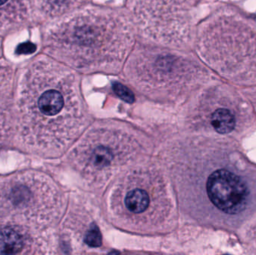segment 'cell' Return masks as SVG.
<instances>
[{
  "label": "cell",
  "mask_w": 256,
  "mask_h": 255,
  "mask_svg": "<svg viewBox=\"0 0 256 255\" xmlns=\"http://www.w3.org/2000/svg\"><path fill=\"white\" fill-rule=\"evenodd\" d=\"M240 244L246 255H256V213L239 231Z\"/></svg>",
  "instance_id": "obj_12"
},
{
  "label": "cell",
  "mask_w": 256,
  "mask_h": 255,
  "mask_svg": "<svg viewBox=\"0 0 256 255\" xmlns=\"http://www.w3.org/2000/svg\"><path fill=\"white\" fill-rule=\"evenodd\" d=\"M79 3L80 2L72 1H31V6L32 8H36V11L39 16H42L44 18L50 19L62 14L64 12L68 11Z\"/></svg>",
  "instance_id": "obj_11"
},
{
  "label": "cell",
  "mask_w": 256,
  "mask_h": 255,
  "mask_svg": "<svg viewBox=\"0 0 256 255\" xmlns=\"http://www.w3.org/2000/svg\"><path fill=\"white\" fill-rule=\"evenodd\" d=\"M58 210L56 190L44 174L0 175V255H49Z\"/></svg>",
  "instance_id": "obj_3"
},
{
  "label": "cell",
  "mask_w": 256,
  "mask_h": 255,
  "mask_svg": "<svg viewBox=\"0 0 256 255\" xmlns=\"http://www.w3.org/2000/svg\"><path fill=\"white\" fill-rule=\"evenodd\" d=\"M246 98L249 100L250 103L254 107V110L256 111V86L252 87L251 89L246 90L243 91Z\"/></svg>",
  "instance_id": "obj_15"
},
{
  "label": "cell",
  "mask_w": 256,
  "mask_h": 255,
  "mask_svg": "<svg viewBox=\"0 0 256 255\" xmlns=\"http://www.w3.org/2000/svg\"><path fill=\"white\" fill-rule=\"evenodd\" d=\"M30 10V1H0V34L18 29L28 23Z\"/></svg>",
  "instance_id": "obj_9"
},
{
  "label": "cell",
  "mask_w": 256,
  "mask_h": 255,
  "mask_svg": "<svg viewBox=\"0 0 256 255\" xmlns=\"http://www.w3.org/2000/svg\"><path fill=\"white\" fill-rule=\"evenodd\" d=\"M152 203V198L146 189L136 187L128 190L124 204L128 212L136 215L146 212Z\"/></svg>",
  "instance_id": "obj_10"
},
{
  "label": "cell",
  "mask_w": 256,
  "mask_h": 255,
  "mask_svg": "<svg viewBox=\"0 0 256 255\" xmlns=\"http://www.w3.org/2000/svg\"><path fill=\"white\" fill-rule=\"evenodd\" d=\"M134 39L126 18L110 9L93 7L67 15L50 27L44 35L43 49L69 68L116 73Z\"/></svg>",
  "instance_id": "obj_2"
},
{
  "label": "cell",
  "mask_w": 256,
  "mask_h": 255,
  "mask_svg": "<svg viewBox=\"0 0 256 255\" xmlns=\"http://www.w3.org/2000/svg\"><path fill=\"white\" fill-rule=\"evenodd\" d=\"M128 81L152 99L184 100L213 80L208 70L188 55L138 45L126 67Z\"/></svg>",
  "instance_id": "obj_5"
},
{
  "label": "cell",
  "mask_w": 256,
  "mask_h": 255,
  "mask_svg": "<svg viewBox=\"0 0 256 255\" xmlns=\"http://www.w3.org/2000/svg\"><path fill=\"white\" fill-rule=\"evenodd\" d=\"M7 114L12 145L40 157L62 154L88 123L78 76L45 55L16 68Z\"/></svg>",
  "instance_id": "obj_1"
},
{
  "label": "cell",
  "mask_w": 256,
  "mask_h": 255,
  "mask_svg": "<svg viewBox=\"0 0 256 255\" xmlns=\"http://www.w3.org/2000/svg\"><path fill=\"white\" fill-rule=\"evenodd\" d=\"M196 46L203 61L238 85H256V21L222 7L200 25Z\"/></svg>",
  "instance_id": "obj_4"
},
{
  "label": "cell",
  "mask_w": 256,
  "mask_h": 255,
  "mask_svg": "<svg viewBox=\"0 0 256 255\" xmlns=\"http://www.w3.org/2000/svg\"><path fill=\"white\" fill-rule=\"evenodd\" d=\"M255 122V110L244 94L222 82L200 91L186 115V127L192 135L236 142L250 132Z\"/></svg>",
  "instance_id": "obj_6"
},
{
  "label": "cell",
  "mask_w": 256,
  "mask_h": 255,
  "mask_svg": "<svg viewBox=\"0 0 256 255\" xmlns=\"http://www.w3.org/2000/svg\"><path fill=\"white\" fill-rule=\"evenodd\" d=\"M116 91L126 101L132 102L134 100V96L131 94L130 91H128L127 88L123 85H120V84L116 85Z\"/></svg>",
  "instance_id": "obj_14"
},
{
  "label": "cell",
  "mask_w": 256,
  "mask_h": 255,
  "mask_svg": "<svg viewBox=\"0 0 256 255\" xmlns=\"http://www.w3.org/2000/svg\"><path fill=\"white\" fill-rule=\"evenodd\" d=\"M134 132L117 124L94 126L76 142L72 156L86 172L98 173L124 164L141 150Z\"/></svg>",
  "instance_id": "obj_7"
},
{
  "label": "cell",
  "mask_w": 256,
  "mask_h": 255,
  "mask_svg": "<svg viewBox=\"0 0 256 255\" xmlns=\"http://www.w3.org/2000/svg\"><path fill=\"white\" fill-rule=\"evenodd\" d=\"M85 242L90 247H94V248H97L102 246V234L97 227L92 228L87 232L86 235Z\"/></svg>",
  "instance_id": "obj_13"
},
{
  "label": "cell",
  "mask_w": 256,
  "mask_h": 255,
  "mask_svg": "<svg viewBox=\"0 0 256 255\" xmlns=\"http://www.w3.org/2000/svg\"><path fill=\"white\" fill-rule=\"evenodd\" d=\"M191 1H134L128 2L135 23L146 37L172 46H184L192 35Z\"/></svg>",
  "instance_id": "obj_8"
},
{
  "label": "cell",
  "mask_w": 256,
  "mask_h": 255,
  "mask_svg": "<svg viewBox=\"0 0 256 255\" xmlns=\"http://www.w3.org/2000/svg\"><path fill=\"white\" fill-rule=\"evenodd\" d=\"M2 40L0 39V57L2 56Z\"/></svg>",
  "instance_id": "obj_16"
}]
</instances>
